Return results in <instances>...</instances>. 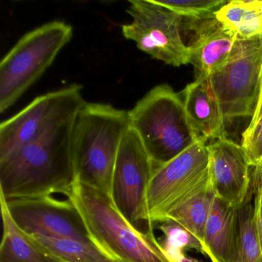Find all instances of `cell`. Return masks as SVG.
Segmentation results:
<instances>
[{
  "label": "cell",
  "mask_w": 262,
  "mask_h": 262,
  "mask_svg": "<svg viewBox=\"0 0 262 262\" xmlns=\"http://www.w3.org/2000/svg\"><path fill=\"white\" fill-rule=\"evenodd\" d=\"M242 146L251 167L262 165V116L252 126H248L242 134Z\"/></svg>",
  "instance_id": "23"
},
{
  "label": "cell",
  "mask_w": 262,
  "mask_h": 262,
  "mask_svg": "<svg viewBox=\"0 0 262 262\" xmlns=\"http://www.w3.org/2000/svg\"><path fill=\"white\" fill-rule=\"evenodd\" d=\"M191 126L205 140L225 138V121L208 76H199L179 93Z\"/></svg>",
  "instance_id": "14"
},
{
  "label": "cell",
  "mask_w": 262,
  "mask_h": 262,
  "mask_svg": "<svg viewBox=\"0 0 262 262\" xmlns=\"http://www.w3.org/2000/svg\"><path fill=\"white\" fill-rule=\"evenodd\" d=\"M256 216V226H257V237L262 251V210H256L254 208Z\"/></svg>",
  "instance_id": "26"
},
{
  "label": "cell",
  "mask_w": 262,
  "mask_h": 262,
  "mask_svg": "<svg viewBox=\"0 0 262 262\" xmlns=\"http://www.w3.org/2000/svg\"><path fill=\"white\" fill-rule=\"evenodd\" d=\"M130 24L122 26L124 37L153 59L179 67L189 63V51L182 37V19L156 0L128 2Z\"/></svg>",
  "instance_id": "7"
},
{
  "label": "cell",
  "mask_w": 262,
  "mask_h": 262,
  "mask_svg": "<svg viewBox=\"0 0 262 262\" xmlns=\"http://www.w3.org/2000/svg\"><path fill=\"white\" fill-rule=\"evenodd\" d=\"M225 30L241 41L262 39V0H233L216 13Z\"/></svg>",
  "instance_id": "17"
},
{
  "label": "cell",
  "mask_w": 262,
  "mask_h": 262,
  "mask_svg": "<svg viewBox=\"0 0 262 262\" xmlns=\"http://www.w3.org/2000/svg\"><path fill=\"white\" fill-rule=\"evenodd\" d=\"M238 208L215 197L204 235L205 254L211 262H233L237 250Z\"/></svg>",
  "instance_id": "15"
},
{
  "label": "cell",
  "mask_w": 262,
  "mask_h": 262,
  "mask_svg": "<svg viewBox=\"0 0 262 262\" xmlns=\"http://www.w3.org/2000/svg\"><path fill=\"white\" fill-rule=\"evenodd\" d=\"M251 185L254 192V208L262 210V165L251 169Z\"/></svg>",
  "instance_id": "24"
},
{
  "label": "cell",
  "mask_w": 262,
  "mask_h": 262,
  "mask_svg": "<svg viewBox=\"0 0 262 262\" xmlns=\"http://www.w3.org/2000/svg\"><path fill=\"white\" fill-rule=\"evenodd\" d=\"M7 201L18 226L29 234L92 242L80 213L70 199L51 196Z\"/></svg>",
  "instance_id": "11"
},
{
  "label": "cell",
  "mask_w": 262,
  "mask_h": 262,
  "mask_svg": "<svg viewBox=\"0 0 262 262\" xmlns=\"http://www.w3.org/2000/svg\"><path fill=\"white\" fill-rule=\"evenodd\" d=\"M210 183L215 197L238 208L251 189V167L242 145L226 137L208 145Z\"/></svg>",
  "instance_id": "12"
},
{
  "label": "cell",
  "mask_w": 262,
  "mask_h": 262,
  "mask_svg": "<svg viewBox=\"0 0 262 262\" xmlns=\"http://www.w3.org/2000/svg\"><path fill=\"white\" fill-rule=\"evenodd\" d=\"M134 130L154 170L202 139L190 123L183 101L167 84L156 85L128 112Z\"/></svg>",
  "instance_id": "4"
},
{
  "label": "cell",
  "mask_w": 262,
  "mask_h": 262,
  "mask_svg": "<svg viewBox=\"0 0 262 262\" xmlns=\"http://www.w3.org/2000/svg\"><path fill=\"white\" fill-rule=\"evenodd\" d=\"M154 166L136 132L128 128L116 158L111 197L128 222L142 230H153L148 221L146 192Z\"/></svg>",
  "instance_id": "10"
},
{
  "label": "cell",
  "mask_w": 262,
  "mask_h": 262,
  "mask_svg": "<svg viewBox=\"0 0 262 262\" xmlns=\"http://www.w3.org/2000/svg\"><path fill=\"white\" fill-rule=\"evenodd\" d=\"M3 238L0 262H60L46 251L12 217L5 198L0 194Z\"/></svg>",
  "instance_id": "16"
},
{
  "label": "cell",
  "mask_w": 262,
  "mask_h": 262,
  "mask_svg": "<svg viewBox=\"0 0 262 262\" xmlns=\"http://www.w3.org/2000/svg\"><path fill=\"white\" fill-rule=\"evenodd\" d=\"M205 139L156 168L146 192L151 225L163 223L174 208L210 186L209 151Z\"/></svg>",
  "instance_id": "6"
},
{
  "label": "cell",
  "mask_w": 262,
  "mask_h": 262,
  "mask_svg": "<svg viewBox=\"0 0 262 262\" xmlns=\"http://www.w3.org/2000/svg\"><path fill=\"white\" fill-rule=\"evenodd\" d=\"M214 198L210 185L204 191L172 210L164 222H174L183 227L201 242L204 248L205 227Z\"/></svg>",
  "instance_id": "18"
},
{
  "label": "cell",
  "mask_w": 262,
  "mask_h": 262,
  "mask_svg": "<svg viewBox=\"0 0 262 262\" xmlns=\"http://www.w3.org/2000/svg\"><path fill=\"white\" fill-rule=\"evenodd\" d=\"M159 5L176 13L182 19L191 21L208 20L225 4V0H156Z\"/></svg>",
  "instance_id": "22"
},
{
  "label": "cell",
  "mask_w": 262,
  "mask_h": 262,
  "mask_svg": "<svg viewBox=\"0 0 262 262\" xmlns=\"http://www.w3.org/2000/svg\"><path fill=\"white\" fill-rule=\"evenodd\" d=\"M160 228L165 236L162 248L173 262H187L185 250H196L205 255L201 242L183 227L174 222H164Z\"/></svg>",
  "instance_id": "21"
},
{
  "label": "cell",
  "mask_w": 262,
  "mask_h": 262,
  "mask_svg": "<svg viewBox=\"0 0 262 262\" xmlns=\"http://www.w3.org/2000/svg\"><path fill=\"white\" fill-rule=\"evenodd\" d=\"M185 27L196 33L194 42L188 47L189 63L195 68L198 77H209L217 71L231 57L240 42L215 18L202 21L182 19V29Z\"/></svg>",
  "instance_id": "13"
},
{
  "label": "cell",
  "mask_w": 262,
  "mask_h": 262,
  "mask_svg": "<svg viewBox=\"0 0 262 262\" xmlns=\"http://www.w3.org/2000/svg\"><path fill=\"white\" fill-rule=\"evenodd\" d=\"M262 116V71L261 76H260V93H259L258 102H257V106H256L255 111H254V115L251 118V122H250L248 126H252L254 125L257 121L260 119Z\"/></svg>",
  "instance_id": "25"
},
{
  "label": "cell",
  "mask_w": 262,
  "mask_h": 262,
  "mask_svg": "<svg viewBox=\"0 0 262 262\" xmlns=\"http://www.w3.org/2000/svg\"><path fill=\"white\" fill-rule=\"evenodd\" d=\"M73 35L70 24L52 21L16 42L0 63V113L13 106L51 67Z\"/></svg>",
  "instance_id": "5"
},
{
  "label": "cell",
  "mask_w": 262,
  "mask_h": 262,
  "mask_svg": "<svg viewBox=\"0 0 262 262\" xmlns=\"http://www.w3.org/2000/svg\"><path fill=\"white\" fill-rule=\"evenodd\" d=\"M261 71L262 39L240 40L228 60L209 76L225 122L252 118Z\"/></svg>",
  "instance_id": "8"
},
{
  "label": "cell",
  "mask_w": 262,
  "mask_h": 262,
  "mask_svg": "<svg viewBox=\"0 0 262 262\" xmlns=\"http://www.w3.org/2000/svg\"><path fill=\"white\" fill-rule=\"evenodd\" d=\"M128 128V112L108 104H84L75 117L72 129L75 182L111 196L116 158Z\"/></svg>",
  "instance_id": "2"
},
{
  "label": "cell",
  "mask_w": 262,
  "mask_h": 262,
  "mask_svg": "<svg viewBox=\"0 0 262 262\" xmlns=\"http://www.w3.org/2000/svg\"><path fill=\"white\" fill-rule=\"evenodd\" d=\"M67 198L80 213L92 242L116 262H173L154 231L128 222L110 194L76 182Z\"/></svg>",
  "instance_id": "3"
},
{
  "label": "cell",
  "mask_w": 262,
  "mask_h": 262,
  "mask_svg": "<svg viewBox=\"0 0 262 262\" xmlns=\"http://www.w3.org/2000/svg\"><path fill=\"white\" fill-rule=\"evenodd\" d=\"M75 117L0 159V194L6 200L69 195L76 180L71 152Z\"/></svg>",
  "instance_id": "1"
},
{
  "label": "cell",
  "mask_w": 262,
  "mask_h": 262,
  "mask_svg": "<svg viewBox=\"0 0 262 262\" xmlns=\"http://www.w3.org/2000/svg\"><path fill=\"white\" fill-rule=\"evenodd\" d=\"M82 85L73 84L36 97L0 125V159L50 128L73 119L85 103Z\"/></svg>",
  "instance_id": "9"
},
{
  "label": "cell",
  "mask_w": 262,
  "mask_h": 262,
  "mask_svg": "<svg viewBox=\"0 0 262 262\" xmlns=\"http://www.w3.org/2000/svg\"><path fill=\"white\" fill-rule=\"evenodd\" d=\"M46 251L60 262H116L93 242L30 234Z\"/></svg>",
  "instance_id": "19"
},
{
  "label": "cell",
  "mask_w": 262,
  "mask_h": 262,
  "mask_svg": "<svg viewBox=\"0 0 262 262\" xmlns=\"http://www.w3.org/2000/svg\"><path fill=\"white\" fill-rule=\"evenodd\" d=\"M254 192L251 191L238 208L237 250L233 262H262V251L257 237L254 205Z\"/></svg>",
  "instance_id": "20"
}]
</instances>
